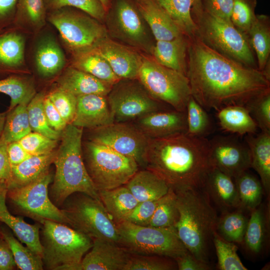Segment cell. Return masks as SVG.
<instances>
[{
    "label": "cell",
    "mask_w": 270,
    "mask_h": 270,
    "mask_svg": "<svg viewBox=\"0 0 270 270\" xmlns=\"http://www.w3.org/2000/svg\"><path fill=\"white\" fill-rule=\"evenodd\" d=\"M130 256L115 242L94 239L82 260L80 270H124Z\"/></svg>",
    "instance_id": "2e32d148"
},
{
    "label": "cell",
    "mask_w": 270,
    "mask_h": 270,
    "mask_svg": "<svg viewBox=\"0 0 270 270\" xmlns=\"http://www.w3.org/2000/svg\"><path fill=\"white\" fill-rule=\"evenodd\" d=\"M7 192L6 182H0V222L10 228L22 243L42 257V247L40 240V224H30L22 218L12 215L6 204Z\"/></svg>",
    "instance_id": "ffe728a7"
},
{
    "label": "cell",
    "mask_w": 270,
    "mask_h": 270,
    "mask_svg": "<svg viewBox=\"0 0 270 270\" xmlns=\"http://www.w3.org/2000/svg\"><path fill=\"white\" fill-rule=\"evenodd\" d=\"M44 0H18L13 22L20 24L22 22L34 30H38L46 22Z\"/></svg>",
    "instance_id": "b9f144b4"
},
{
    "label": "cell",
    "mask_w": 270,
    "mask_h": 270,
    "mask_svg": "<svg viewBox=\"0 0 270 270\" xmlns=\"http://www.w3.org/2000/svg\"><path fill=\"white\" fill-rule=\"evenodd\" d=\"M46 96L68 124H71L76 112V96L60 86Z\"/></svg>",
    "instance_id": "681fc988"
},
{
    "label": "cell",
    "mask_w": 270,
    "mask_h": 270,
    "mask_svg": "<svg viewBox=\"0 0 270 270\" xmlns=\"http://www.w3.org/2000/svg\"><path fill=\"white\" fill-rule=\"evenodd\" d=\"M85 147L84 161L98 191L125 185L138 170L135 160L107 146L90 140Z\"/></svg>",
    "instance_id": "ba28073f"
},
{
    "label": "cell",
    "mask_w": 270,
    "mask_h": 270,
    "mask_svg": "<svg viewBox=\"0 0 270 270\" xmlns=\"http://www.w3.org/2000/svg\"><path fill=\"white\" fill-rule=\"evenodd\" d=\"M187 130L186 134L196 138H206L212 128L206 110L191 96L186 109Z\"/></svg>",
    "instance_id": "7bdbcfd3"
},
{
    "label": "cell",
    "mask_w": 270,
    "mask_h": 270,
    "mask_svg": "<svg viewBox=\"0 0 270 270\" xmlns=\"http://www.w3.org/2000/svg\"><path fill=\"white\" fill-rule=\"evenodd\" d=\"M246 144L251 156V168L260 177L264 190L270 193V134L261 132L257 135L245 136Z\"/></svg>",
    "instance_id": "d4e9b609"
},
{
    "label": "cell",
    "mask_w": 270,
    "mask_h": 270,
    "mask_svg": "<svg viewBox=\"0 0 270 270\" xmlns=\"http://www.w3.org/2000/svg\"><path fill=\"white\" fill-rule=\"evenodd\" d=\"M45 96L42 92L36 94L28 104L27 110L30 126L32 131L58 140L60 138L61 132L52 129L46 120L44 108Z\"/></svg>",
    "instance_id": "ee69618b"
},
{
    "label": "cell",
    "mask_w": 270,
    "mask_h": 270,
    "mask_svg": "<svg viewBox=\"0 0 270 270\" xmlns=\"http://www.w3.org/2000/svg\"><path fill=\"white\" fill-rule=\"evenodd\" d=\"M18 0H0V30L14 21Z\"/></svg>",
    "instance_id": "680465c9"
},
{
    "label": "cell",
    "mask_w": 270,
    "mask_h": 270,
    "mask_svg": "<svg viewBox=\"0 0 270 270\" xmlns=\"http://www.w3.org/2000/svg\"><path fill=\"white\" fill-rule=\"evenodd\" d=\"M178 216L176 194L174 191L170 188L168 192L160 199L148 226L155 228L174 226Z\"/></svg>",
    "instance_id": "f6af8a7d"
},
{
    "label": "cell",
    "mask_w": 270,
    "mask_h": 270,
    "mask_svg": "<svg viewBox=\"0 0 270 270\" xmlns=\"http://www.w3.org/2000/svg\"><path fill=\"white\" fill-rule=\"evenodd\" d=\"M48 20L74 56L93 50L108 37L106 28L98 20L65 8L55 10Z\"/></svg>",
    "instance_id": "8fae6325"
},
{
    "label": "cell",
    "mask_w": 270,
    "mask_h": 270,
    "mask_svg": "<svg viewBox=\"0 0 270 270\" xmlns=\"http://www.w3.org/2000/svg\"><path fill=\"white\" fill-rule=\"evenodd\" d=\"M28 104H20L7 110L0 140L8 144L18 142L32 132L27 110Z\"/></svg>",
    "instance_id": "d590c367"
},
{
    "label": "cell",
    "mask_w": 270,
    "mask_h": 270,
    "mask_svg": "<svg viewBox=\"0 0 270 270\" xmlns=\"http://www.w3.org/2000/svg\"><path fill=\"white\" fill-rule=\"evenodd\" d=\"M93 50L107 61L120 79H138L142 58L134 50L108 37Z\"/></svg>",
    "instance_id": "e0dca14e"
},
{
    "label": "cell",
    "mask_w": 270,
    "mask_h": 270,
    "mask_svg": "<svg viewBox=\"0 0 270 270\" xmlns=\"http://www.w3.org/2000/svg\"><path fill=\"white\" fill-rule=\"evenodd\" d=\"M138 79L154 99L175 110L186 112L192 96L186 75L160 64L153 58H142Z\"/></svg>",
    "instance_id": "30bf717a"
},
{
    "label": "cell",
    "mask_w": 270,
    "mask_h": 270,
    "mask_svg": "<svg viewBox=\"0 0 270 270\" xmlns=\"http://www.w3.org/2000/svg\"><path fill=\"white\" fill-rule=\"evenodd\" d=\"M76 98L73 125L93 130L114 122L106 96L88 94Z\"/></svg>",
    "instance_id": "ac0fdd59"
},
{
    "label": "cell",
    "mask_w": 270,
    "mask_h": 270,
    "mask_svg": "<svg viewBox=\"0 0 270 270\" xmlns=\"http://www.w3.org/2000/svg\"><path fill=\"white\" fill-rule=\"evenodd\" d=\"M100 2L102 4L103 6L104 7L106 10L108 6L109 0H99Z\"/></svg>",
    "instance_id": "e7e4bbea"
},
{
    "label": "cell",
    "mask_w": 270,
    "mask_h": 270,
    "mask_svg": "<svg viewBox=\"0 0 270 270\" xmlns=\"http://www.w3.org/2000/svg\"><path fill=\"white\" fill-rule=\"evenodd\" d=\"M189 38L186 76L192 96L206 110L246 106L270 92V79L262 72L223 56L196 36Z\"/></svg>",
    "instance_id": "6da1fadb"
},
{
    "label": "cell",
    "mask_w": 270,
    "mask_h": 270,
    "mask_svg": "<svg viewBox=\"0 0 270 270\" xmlns=\"http://www.w3.org/2000/svg\"><path fill=\"white\" fill-rule=\"evenodd\" d=\"M234 0H200L204 9L210 14L230 22Z\"/></svg>",
    "instance_id": "11a10c76"
},
{
    "label": "cell",
    "mask_w": 270,
    "mask_h": 270,
    "mask_svg": "<svg viewBox=\"0 0 270 270\" xmlns=\"http://www.w3.org/2000/svg\"><path fill=\"white\" fill-rule=\"evenodd\" d=\"M189 40L187 36L182 34L172 40L156 41L152 50L153 59L186 76Z\"/></svg>",
    "instance_id": "603a6c76"
},
{
    "label": "cell",
    "mask_w": 270,
    "mask_h": 270,
    "mask_svg": "<svg viewBox=\"0 0 270 270\" xmlns=\"http://www.w3.org/2000/svg\"><path fill=\"white\" fill-rule=\"evenodd\" d=\"M7 154L11 166L20 164L32 156L18 142H14L8 144Z\"/></svg>",
    "instance_id": "91938a15"
},
{
    "label": "cell",
    "mask_w": 270,
    "mask_h": 270,
    "mask_svg": "<svg viewBox=\"0 0 270 270\" xmlns=\"http://www.w3.org/2000/svg\"><path fill=\"white\" fill-rule=\"evenodd\" d=\"M66 63L64 53L54 38L46 36L40 41L35 52V64L40 76H54L64 68Z\"/></svg>",
    "instance_id": "4dcf8cb0"
},
{
    "label": "cell",
    "mask_w": 270,
    "mask_h": 270,
    "mask_svg": "<svg viewBox=\"0 0 270 270\" xmlns=\"http://www.w3.org/2000/svg\"><path fill=\"white\" fill-rule=\"evenodd\" d=\"M72 66L111 85L121 80L107 61L94 50L75 56Z\"/></svg>",
    "instance_id": "e575fe53"
},
{
    "label": "cell",
    "mask_w": 270,
    "mask_h": 270,
    "mask_svg": "<svg viewBox=\"0 0 270 270\" xmlns=\"http://www.w3.org/2000/svg\"><path fill=\"white\" fill-rule=\"evenodd\" d=\"M58 83V86L76 96L88 94L107 96L113 86L72 66L66 69Z\"/></svg>",
    "instance_id": "cb8c5ba5"
},
{
    "label": "cell",
    "mask_w": 270,
    "mask_h": 270,
    "mask_svg": "<svg viewBox=\"0 0 270 270\" xmlns=\"http://www.w3.org/2000/svg\"><path fill=\"white\" fill-rule=\"evenodd\" d=\"M222 212L239 208L240 200L234 179L216 168L208 174L202 189Z\"/></svg>",
    "instance_id": "44dd1931"
},
{
    "label": "cell",
    "mask_w": 270,
    "mask_h": 270,
    "mask_svg": "<svg viewBox=\"0 0 270 270\" xmlns=\"http://www.w3.org/2000/svg\"></svg>",
    "instance_id": "03108f58"
},
{
    "label": "cell",
    "mask_w": 270,
    "mask_h": 270,
    "mask_svg": "<svg viewBox=\"0 0 270 270\" xmlns=\"http://www.w3.org/2000/svg\"><path fill=\"white\" fill-rule=\"evenodd\" d=\"M56 152L32 156L20 164L11 166V177L6 182L8 186H20L28 184L48 172L53 163Z\"/></svg>",
    "instance_id": "f1b7e54d"
},
{
    "label": "cell",
    "mask_w": 270,
    "mask_h": 270,
    "mask_svg": "<svg viewBox=\"0 0 270 270\" xmlns=\"http://www.w3.org/2000/svg\"><path fill=\"white\" fill-rule=\"evenodd\" d=\"M248 220L240 210L222 212L218 218L216 232L224 240L234 243L243 242Z\"/></svg>",
    "instance_id": "60d3db41"
},
{
    "label": "cell",
    "mask_w": 270,
    "mask_h": 270,
    "mask_svg": "<svg viewBox=\"0 0 270 270\" xmlns=\"http://www.w3.org/2000/svg\"><path fill=\"white\" fill-rule=\"evenodd\" d=\"M254 52L258 69L262 72L270 71V19L269 16L257 14L256 18L245 35Z\"/></svg>",
    "instance_id": "484cf974"
},
{
    "label": "cell",
    "mask_w": 270,
    "mask_h": 270,
    "mask_svg": "<svg viewBox=\"0 0 270 270\" xmlns=\"http://www.w3.org/2000/svg\"><path fill=\"white\" fill-rule=\"evenodd\" d=\"M160 199L138 202L126 221L138 226H148Z\"/></svg>",
    "instance_id": "db71d44e"
},
{
    "label": "cell",
    "mask_w": 270,
    "mask_h": 270,
    "mask_svg": "<svg viewBox=\"0 0 270 270\" xmlns=\"http://www.w3.org/2000/svg\"><path fill=\"white\" fill-rule=\"evenodd\" d=\"M179 270H208L210 269L208 263L202 262L190 252L174 260Z\"/></svg>",
    "instance_id": "6f0895ef"
},
{
    "label": "cell",
    "mask_w": 270,
    "mask_h": 270,
    "mask_svg": "<svg viewBox=\"0 0 270 270\" xmlns=\"http://www.w3.org/2000/svg\"><path fill=\"white\" fill-rule=\"evenodd\" d=\"M7 112V111L3 112H0V136L4 129Z\"/></svg>",
    "instance_id": "be15d7a7"
},
{
    "label": "cell",
    "mask_w": 270,
    "mask_h": 270,
    "mask_svg": "<svg viewBox=\"0 0 270 270\" xmlns=\"http://www.w3.org/2000/svg\"><path fill=\"white\" fill-rule=\"evenodd\" d=\"M192 16L196 36L208 47L244 66L258 68L256 59L246 36L231 22L214 16L195 2Z\"/></svg>",
    "instance_id": "5b68a950"
},
{
    "label": "cell",
    "mask_w": 270,
    "mask_h": 270,
    "mask_svg": "<svg viewBox=\"0 0 270 270\" xmlns=\"http://www.w3.org/2000/svg\"><path fill=\"white\" fill-rule=\"evenodd\" d=\"M0 235L8 243L12 252L16 266L21 270L44 269L42 258L16 239L7 229L0 228Z\"/></svg>",
    "instance_id": "ab89813d"
},
{
    "label": "cell",
    "mask_w": 270,
    "mask_h": 270,
    "mask_svg": "<svg viewBox=\"0 0 270 270\" xmlns=\"http://www.w3.org/2000/svg\"><path fill=\"white\" fill-rule=\"evenodd\" d=\"M256 0H234L230 16L232 24L244 36L256 18Z\"/></svg>",
    "instance_id": "7dc6e473"
},
{
    "label": "cell",
    "mask_w": 270,
    "mask_h": 270,
    "mask_svg": "<svg viewBox=\"0 0 270 270\" xmlns=\"http://www.w3.org/2000/svg\"><path fill=\"white\" fill-rule=\"evenodd\" d=\"M0 30V73L14 72L21 68L24 62V38L14 30Z\"/></svg>",
    "instance_id": "f546056e"
},
{
    "label": "cell",
    "mask_w": 270,
    "mask_h": 270,
    "mask_svg": "<svg viewBox=\"0 0 270 270\" xmlns=\"http://www.w3.org/2000/svg\"><path fill=\"white\" fill-rule=\"evenodd\" d=\"M0 92L10 98L8 110L20 104H28L36 94L32 82L15 75L0 80Z\"/></svg>",
    "instance_id": "f35d334b"
},
{
    "label": "cell",
    "mask_w": 270,
    "mask_h": 270,
    "mask_svg": "<svg viewBox=\"0 0 270 270\" xmlns=\"http://www.w3.org/2000/svg\"><path fill=\"white\" fill-rule=\"evenodd\" d=\"M139 12L156 40H172L184 34L168 13L155 0H140Z\"/></svg>",
    "instance_id": "7402d4cb"
},
{
    "label": "cell",
    "mask_w": 270,
    "mask_h": 270,
    "mask_svg": "<svg viewBox=\"0 0 270 270\" xmlns=\"http://www.w3.org/2000/svg\"><path fill=\"white\" fill-rule=\"evenodd\" d=\"M16 264L12 252L6 240L0 237V270H11Z\"/></svg>",
    "instance_id": "94428289"
},
{
    "label": "cell",
    "mask_w": 270,
    "mask_h": 270,
    "mask_svg": "<svg viewBox=\"0 0 270 270\" xmlns=\"http://www.w3.org/2000/svg\"><path fill=\"white\" fill-rule=\"evenodd\" d=\"M40 230L44 268L50 270H80L84 255L92 240L67 224L46 220Z\"/></svg>",
    "instance_id": "8992f818"
},
{
    "label": "cell",
    "mask_w": 270,
    "mask_h": 270,
    "mask_svg": "<svg viewBox=\"0 0 270 270\" xmlns=\"http://www.w3.org/2000/svg\"><path fill=\"white\" fill-rule=\"evenodd\" d=\"M217 258L218 266L220 270H247L238 254L235 243L222 238L216 231L212 236Z\"/></svg>",
    "instance_id": "bcb514c9"
},
{
    "label": "cell",
    "mask_w": 270,
    "mask_h": 270,
    "mask_svg": "<svg viewBox=\"0 0 270 270\" xmlns=\"http://www.w3.org/2000/svg\"><path fill=\"white\" fill-rule=\"evenodd\" d=\"M125 186L138 202L158 200L170 190L164 180L154 172L146 168L138 170Z\"/></svg>",
    "instance_id": "4316f807"
},
{
    "label": "cell",
    "mask_w": 270,
    "mask_h": 270,
    "mask_svg": "<svg viewBox=\"0 0 270 270\" xmlns=\"http://www.w3.org/2000/svg\"><path fill=\"white\" fill-rule=\"evenodd\" d=\"M32 156L49 154L54 151L58 140L48 138L36 132H30L18 141Z\"/></svg>",
    "instance_id": "f5cc1de1"
},
{
    "label": "cell",
    "mask_w": 270,
    "mask_h": 270,
    "mask_svg": "<svg viewBox=\"0 0 270 270\" xmlns=\"http://www.w3.org/2000/svg\"><path fill=\"white\" fill-rule=\"evenodd\" d=\"M120 80L108 94L107 100L114 122H128L160 110L138 80Z\"/></svg>",
    "instance_id": "4fadbf2b"
},
{
    "label": "cell",
    "mask_w": 270,
    "mask_h": 270,
    "mask_svg": "<svg viewBox=\"0 0 270 270\" xmlns=\"http://www.w3.org/2000/svg\"><path fill=\"white\" fill-rule=\"evenodd\" d=\"M234 180L240 200V208L251 212L261 204L264 189L256 177L247 170L234 178Z\"/></svg>",
    "instance_id": "74e56055"
},
{
    "label": "cell",
    "mask_w": 270,
    "mask_h": 270,
    "mask_svg": "<svg viewBox=\"0 0 270 270\" xmlns=\"http://www.w3.org/2000/svg\"><path fill=\"white\" fill-rule=\"evenodd\" d=\"M170 16L182 32L188 38L196 36L192 8L198 0H155Z\"/></svg>",
    "instance_id": "8d00e7d4"
},
{
    "label": "cell",
    "mask_w": 270,
    "mask_h": 270,
    "mask_svg": "<svg viewBox=\"0 0 270 270\" xmlns=\"http://www.w3.org/2000/svg\"><path fill=\"white\" fill-rule=\"evenodd\" d=\"M245 106L261 132L270 134V92L257 96Z\"/></svg>",
    "instance_id": "f907efd6"
},
{
    "label": "cell",
    "mask_w": 270,
    "mask_h": 270,
    "mask_svg": "<svg viewBox=\"0 0 270 270\" xmlns=\"http://www.w3.org/2000/svg\"><path fill=\"white\" fill-rule=\"evenodd\" d=\"M144 168L157 174L175 192L202 190L213 168L209 140L186 133L149 138Z\"/></svg>",
    "instance_id": "7a4b0ae2"
},
{
    "label": "cell",
    "mask_w": 270,
    "mask_h": 270,
    "mask_svg": "<svg viewBox=\"0 0 270 270\" xmlns=\"http://www.w3.org/2000/svg\"><path fill=\"white\" fill-rule=\"evenodd\" d=\"M116 226L118 244L132 255L158 256L174 260L189 252L174 226H142L127 221Z\"/></svg>",
    "instance_id": "52a82bcc"
},
{
    "label": "cell",
    "mask_w": 270,
    "mask_h": 270,
    "mask_svg": "<svg viewBox=\"0 0 270 270\" xmlns=\"http://www.w3.org/2000/svg\"><path fill=\"white\" fill-rule=\"evenodd\" d=\"M178 269L174 260L165 256L132 255L124 270H173Z\"/></svg>",
    "instance_id": "c3c4849f"
},
{
    "label": "cell",
    "mask_w": 270,
    "mask_h": 270,
    "mask_svg": "<svg viewBox=\"0 0 270 270\" xmlns=\"http://www.w3.org/2000/svg\"><path fill=\"white\" fill-rule=\"evenodd\" d=\"M44 108L49 126L54 130L61 132L68 124L46 96L44 101Z\"/></svg>",
    "instance_id": "9f6ffc18"
},
{
    "label": "cell",
    "mask_w": 270,
    "mask_h": 270,
    "mask_svg": "<svg viewBox=\"0 0 270 270\" xmlns=\"http://www.w3.org/2000/svg\"><path fill=\"white\" fill-rule=\"evenodd\" d=\"M268 208L260 204L250 212L243 242L252 253L258 254L264 250L268 237Z\"/></svg>",
    "instance_id": "d6a6232c"
},
{
    "label": "cell",
    "mask_w": 270,
    "mask_h": 270,
    "mask_svg": "<svg viewBox=\"0 0 270 270\" xmlns=\"http://www.w3.org/2000/svg\"><path fill=\"white\" fill-rule=\"evenodd\" d=\"M52 180L48 172L37 180L24 186H8L6 198L22 214L42 224L50 220L68 225L61 208L50 199L48 186Z\"/></svg>",
    "instance_id": "7c38bea8"
},
{
    "label": "cell",
    "mask_w": 270,
    "mask_h": 270,
    "mask_svg": "<svg viewBox=\"0 0 270 270\" xmlns=\"http://www.w3.org/2000/svg\"><path fill=\"white\" fill-rule=\"evenodd\" d=\"M136 124L148 138H158L186 133V112L157 111L138 118Z\"/></svg>",
    "instance_id": "d6986e66"
},
{
    "label": "cell",
    "mask_w": 270,
    "mask_h": 270,
    "mask_svg": "<svg viewBox=\"0 0 270 270\" xmlns=\"http://www.w3.org/2000/svg\"><path fill=\"white\" fill-rule=\"evenodd\" d=\"M212 168L233 179L251 168L250 152L246 144L230 136H219L209 140Z\"/></svg>",
    "instance_id": "9a60e30c"
},
{
    "label": "cell",
    "mask_w": 270,
    "mask_h": 270,
    "mask_svg": "<svg viewBox=\"0 0 270 270\" xmlns=\"http://www.w3.org/2000/svg\"><path fill=\"white\" fill-rule=\"evenodd\" d=\"M178 218L174 227L188 252L208 263L209 242L216 230L217 213L202 190L176 192Z\"/></svg>",
    "instance_id": "277c9868"
},
{
    "label": "cell",
    "mask_w": 270,
    "mask_h": 270,
    "mask_svg": "<svg viewBox=\"0 0 270 270\" xmlns=\"http://www.w3.org/2000/svg\"><path fill=\"white\" fill-rule=\"evenodd\" d=\"M82 136V128L72 124L61 132L60 144L53 162L56 172L49 192L50 199L58 207L75 192H83L100 200L84 161Z\"/></svg>",
    "instance_id": "3957f363"
},
{
    "label": "cell",
    "mask_w": 270,
    "mask_h": 270,
    "mask_svg": "<svg viewBox=\"0 0 270 270\" xmlns=\"http://www.w3.org/2000/svg\"><path fill=\"white\" fill-rule=\"evenodd\" d=\"M116 22L121 32L128 40L140 44L145 40V27L133 6L126 0H120L116 7Z\"/></svg>",
    "instance_id": "836d02e7"
},
{
    "label": "cell",
    "mask_w": 270,
    "mask_h": 270,
    "mask_svg": "<svg viewBox=\"0 0 270 270\" xmlns=\"http://www.w3.org/2000/svg\"><path fill=\"white\" fill-rule=\"evenodd\" d=\"M7 145L0 140V182H7L11 177L12 168L7 154Z\"/></svg>",
    "instance_id": "6125c7cd"
},
{
    "label": "cell",
    "mask_w": 270,
    "mask_h": 270,
    "mask_svg": "<svg viewBox=\"0 0 270 270\" xmlns=\"http://www.w3.org/2000/svg\"><path fill=\"white\" fill-rule=\"evenodd\" d=\"M216 116L221 128L240 135L256 134L258 125L244 106L230 105L216 111Z\"/></svg>",
    "instance_id": "1f68e13d"
},
{
    "label": "cell",
    "mask_w": 270,
    "mask_h": 270,
    "mask_svg": "<svg viewBox=\"0 0 270 270\" xmlns=\"http://www.w3.org/2000/svg\"><path fill=\"white\" fill-rule=\"evenodd\" d=\"M98 194L110 218L116 224L126 221L138 204L125 185L110 190H100Z\"/></svg>",
    "instance_id": "83f0119b"
},
{
    "label": "cell",
    "mask_w": 270,
    "mask_h": 270,
    "mask_svg": "<svg viewBox=\"0 0 270 270\" xmlns=\"http://www.w3.org/2000/svg\"><path fill=\"white\" fill-rule=\"evenodd\" d=\"M49 6L54 10L72 6L79 9L90 16L102 20L105 16L106 8L99 0H46Z\"/></svg>",
    "instance_id": "816d5d0a"
},
{
    "label": "cell",
    "mask_w": 270,
    "mask_h": 270,
    "mask_svg": "<svg viewBox=\"0 0 270 270\" xmlns=\"http://www.w3.org/2000/svg\"><path fill=\"white\" fill-rule=\"evenodd\" d=\"M92 130L90 140L131 158L139 166L144 167L149 138L136 126L127 122H114Z\"/></svg>",
    "instance_id": "5bb4252c"
},
{
    "label": "cell",
    "mask_w": 270,
    "mask_h": 270,
    "mask_svg": "<svg viewBox=\"0 0 270 270\" xmlns=\"http://www.w3.org/2000/svg\"><path fill=\"white\" fill-rule=\"evenodd\" d=\"M60 207L68 226L92 240L104 239L118 244L116 224L100 200L83 192H75Z\"/></svg>",
    "instance_id": "9c48e42d"
}]
</instances>
